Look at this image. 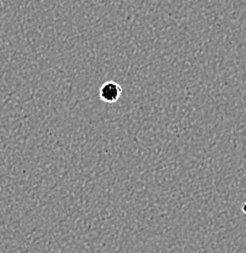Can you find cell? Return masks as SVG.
Returning <instances> with one entry per match:
<instances>
[{"mask_svg":"<svg viewBox=\"0 0 246 253\" xmlns=\"http://www.w3.org/2000/svg\"><path fill=\"white\" fill-rule=\"evenodd\" d=\"M122 93L123 89L121 84H118L115 81H108L100 86L99 96L101 101L107 102V104H115L120 100Z\"/></svg>","mask_w":246,"mask_h":253,"instance_id":"1","label":"cell"},{"mask_svg":"<svg viewBox=\"0 0 246 253\" xmlns=\"http://www.w3.org/2000/svg\"><path fill=\"white\" fill-rule=\"evenodd\" d=\"M242 210H243V212H244V213H245V214H246V202H245V204H244V205H243Z\"/></svg>","mask_w":246,"mask_h":253,"instance_id":"2","label":"cell"}]
</instances>
